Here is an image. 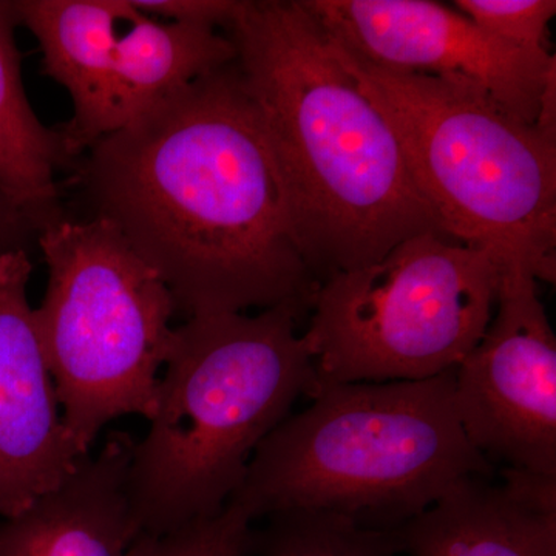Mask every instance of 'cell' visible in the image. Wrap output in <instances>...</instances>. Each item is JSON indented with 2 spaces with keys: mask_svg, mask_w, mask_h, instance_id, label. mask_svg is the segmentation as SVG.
Masks as SVG:
<instances>
[{
  "mask_svg": "<svg viewBox=\"0 0 556 556\" xmlns=\"http://www.w3.org/2000/svg\"><path fill=\"white\" fill-rule=\"evenodd\" d=\"M90 218L110 223L177 313L306 306L318 287L236 60L76 160Z\"/></svg>",
  "mask_w": 556,
  "mask_h": 556,
  "instance_id": "6da1fadb",
  "label": "cell"
},
{
  "mask_svg": "<svg viewBox=\"0 0 556 556\" xmlns=\"http://www.w3.org/2000/svg\"><path fill=\"white\" fill-rule=\"evenodd\" d=\"M225 33L318 283L444 233L393 121L302 0H239Z\"/></svg>",
  "mask_w": 556,
  "mask_h": 556,
  "instance_id": "7a4b0ae2",
  "label": "cell"
},
{
  "mask_svg": "<svg viewBox=\"0 0 556 556\" xmlns=\"http://www.w3.org/2000/svg\"><path fill=\"white\" fill-rule=\"evenodd\" d=\"M306 306L201 314L174 329L155 412L135 442L129 495L139 532L214 517L239 490L258 445L317 391L300 317Z\"/></svg>",
  "mask_w": 556,
  "mask_h": 556,
  "instance_id": "3957f363",
  "label": "cell"
},
{
  "mask_svg": "<svg viewBox=\"0 0 556 556\" xmlns=\"http://www.w3.org/2000/svg\"><path fill=\"white\" fill-rule=\"evenodd\" d=\"M249 463L229 506L252 522L289 511L396 530L467 478L493 477L468 441L455 369L413 382L320 386Z\"/></svg>",
  "mask_w": 556,
  "mask_h": 556,
  "instance_id": "277c9868",
  "label": "cell"
},
{
  "mask_svg": "<svg viewBox=\"0 0 556 556\" xmlns=\"http://www.w3.org/2000/svg\"><path fill=\"white\" fill-rule=\"evenodd\" d=\"M342 51L393 121L442 232L485 249L504 269L555 283L556 139L482 91L371 67Z\"/></svg>",
  "mask_w": 556,
  "mask_h": 556,
  "instance_id": "5b68a950",
  "label": "cell"
},
{
  "mask_svg": "<svg viewBox=\"0 0 556 556\" xmlns=\"http://www.w3.org/2000/svg\"><path fill=\"white\" fill-rule=\"evenodd\" d=\"M38 247L49 281L36 324L62 419L87 455L113 420L155 412L177 306L105 219H58Z\"/></svg>",
  "mask_w": 556,
  "mask_h": 556,
  "instance_id": "8992f818",
  "label": "cell"
},
{
  "mask_svg": "<svg viewBox=\"0 0 556 556\" xmlns=\"http://www.w3.org/2000/svg\"><path fill=\"white\" fill-rule=\"evenodd\" d=\"M503 270L485 249L422 232L321 281L302 334L317 388L453 371L492 320Z\"/></svg>",
  "mask_w": 556,
  "mask_h": 556,
  "instance_id": "52a82bcc",
  "label": "cell"
},
{
  "mask_svg": "<svg viewBox=\"0 0 556 556\" xmlns=\"http://www.w3.org/2000/svg\"><path fill=\"white\" fill-rule=\"evenodd\" d=\"M455 402L486 460L556 478V338L529 270L501 274L492 320L455 369Z\"/></svg>",
  "mask_w": 556,
  "mask_h": 556,
  "instance_id": "ba28073f",
  "label": "cell"
},
{
  "mask_svg": "<svg viewBox=\"0 0 556 556\" xmlns=\"http://www.w3.org/2000/svg\"><path fill=\"white\" fill-rule=\"evenodd\" d=\"M354 60L405 75L482 91L535 124L556 58L540 61L482 31L455 9L430 0H302Z\"/></svg>",
  "mask_w": 556,
  "mask_h": 556,
  "instance_id": "9c48e42d",
  "label": "cell"
},
{
  "mask_svg": "<svg viewBox=\"0 0 556 556\" xmlns=\"http://www.w3.org/2000/svg\"><path fill=\"white\" fill-rule=\"evenodd\" d=\"M30 252L0 257V518L61 484L86 456L70 437L28 300Z\"/></svg>",
  "mask_w": 556,
  "mask_h": 556,
  "instance_id": "30bf717a",
  "label": "cell"
},
{
  "mask_svg": "<svg viewBox=\"0 0 556 556\" xmlns=\"http://www.w3.org/2000/svg\"><path fill=\"white\" fill-rule=\"evenodd\" d=\"M236 60L225 31L164 22L131 0L98 54L89 112L76 135L80 155L185 89Z\"/></svg>",
  "mask_w": 556,
  "mask_h": 556,
  "instance_id": "8fae6325",
  "label": "cell"
},
{
  "mask_svg": "<svg viewBox=\"0 0 556 556\" xmlns=\"http://www.w3.org/2000/svg\"><path fill=\"white\" fill-rule=\"evenodd\" d=\"M473 477L394 530L409 556H556V478Z\"/></svg>",
  "mask_w": 556,
  "mask_h": 556,
  "instance_id": "7c38bea8",
  "label": "cell"
},
{
  "mask_svg": "<svg viewBox=\"0 0 556 556\" xmlns=\"http://www.w3.org/2000/svg\"><path fill=\"white\" fill-rule=\"evenodd\" d=\"M134 444L115 434L61 484L0 518V556H127L141 533L127 481Z\"/></svg>",
  "mask_w": 556,
  "mask_h": 556,
  "instance_id": "4fadbf2b",
  "label": "cell"
},
{
  "mask_svg": "<svg viewBox=\"0 0 556 556\" xmlns=\"http://www.w3.org/2000/svg\"><path fill=\"white\" fill-rule=\"evenodd\" d=\"M20 25L16 3L0 0V189L47 228L65 217L56 175L75 163L60 129L47 127L28 101Z\"/></svg>",
  "mask_w": 556,
  "mask_h": 556,
  "instance_id": "5bb4252c",
  "label": "cell"
},
{
  "mask_svg": "<svg viewBox=\"0 0 556 556\" xmlns=\"http://www.w3.org/2000/svg\"><path fill=\"white\" fill-rule=\"evenodd\" d=\"M252 530L251 554L257 556H396L394 530L362 527L334 515L289 511Z\"/></svg>",
  "mask_w": 556,
  "mask_h": 556,
  "instance_id": "9a60e30c",
  "label": "cell"
},
{
  "mask_svg": "<svg viewBox=\"0 0 556 556\" xmlns=\"http://www.w3.org/2000/svg\"><path fill=\"white\" fill-rule=\"evenodd\" d=\"M252 521L226 506L214 517L197 519L166 533H139L127 556H248Z\"/></svg>",
  "mask_w": 556,
  "mask_h": 556,
  "instance_id": "2e32d148",
  "label": "cell"
},
{
  "mask_svg": "<svg viewBox=\"0 0 556 556\" xmlns=\"http://www.w3.org/2000/svg\"><path fill=\"white\" fill-rule=\"evenodd\" d=\"M453 9L486 35L540 61H551L548 24L555 0H456Z\"/></svg>",
  "mask_w": 556,
  "mask_h": 556,
  "instance_id": "e0dca14e",
  "label": "cell"
},
{
  "mask_svg": "<svg viewBox=\"0 0 556 556\" xmlns=\"http://www.w3.org/2000/svg\"><path fill=\"white\" fill-rule=\"evenodd\" d=\"M149 16L177 24L206 25L226 30L239 0H131Z\"/></svg>",
  "mask_w": 556,
  "mask_h": 556,
  "instance_id": "ac0fdd59",
  "label": "cell"
},
{
  "mask_svg": "<svg viewBox=\"0 0 556 556\" xmlns=\"http://www.w3.org/2000/svg\"><path fill=\"white\" fill-rule=\"evenodd\" d=\"M42 225L0 189V257L10 252L30 251L38 244Z\"/></svg>",
  "mask_w": 556,
  "mask_h": 556,
  "instance_id": "d6986e66",
  "label": "cell"
}]
</instances>
